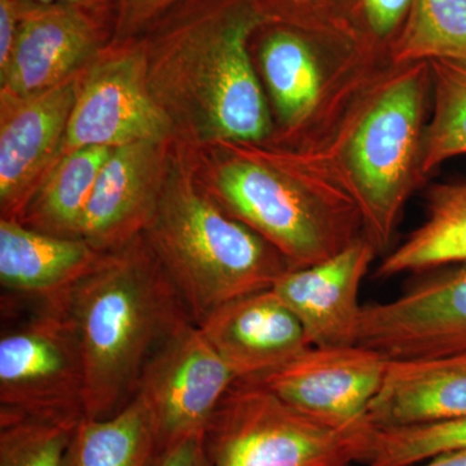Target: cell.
I'll use <instances>...</instances> for the list:
<instances>
[{"label":"cell","mask_w":466,"mask_h":466,"mask_svg":"<svg viewBox=\"0 0 466 466\" xmlns=\"http://www.w3.org/2000/svg\"><path fill=\"white\" fill-rule=\"evenodd\" d=\"M155 466H210L205 451L204 435L180 441L162 453Z\"/></svg>","instance_id":"4dcf8cb0"},{"label":"cell","mask_w":466,"mask_h":466,"mask_svg":"<svg viewBox=\"0 0 466 466\" xmlns=\"http://www.w3.org/2000/svg\"><path fill=\"white\" fill-rule=\"evenodd\" d=\"M373 426L332 428L289 406L258 379H238L204 433L210 466H350L366 462Z\"/></svg>","instance_id":"8992f818"},{"label":"cell","mask_w":466,"mask_h":466,"mask_svg":"<svg viewBox=\"0 0 466 466\" xmlns=\"http://www.w3.org/2000/svg\"><path fill=\"white\" fill-rule=\"evenodd\" d=\"M196 179L291 269L330 259L364 235L358 205L305 147L268 139L192 149Z\"/></svg>","instance_id":"3957f363"},{"label":"cell","mask_w":466,"mask_h":466,"mask_svg":"<svg viewBox=\"0 0 466 466\" xmlns=\"http://www.w3.org/2000/svg\"><path fill=\"white\" fill-rule=\"evenodd\" d=\"M198 325L238 380L266 375L311 348L272 288L225 303Z\"/></svg>","instance_id":"e0dca14e"},{"label":"cell","mask_w":466,"mask_h":466,"mask_svg":"<svg viewBox=\"0 0 466 466\" xmlns=\"http://www.w3.org/2000/svg\"><path fill=\"white\" fill-rule=\"evenodd\" d=\"M379 253L366 235L330 259L285 272L272 289L299 319L309 345H357L361 283Z\"/></svg>","instance_id":"2e32d148"},{"label":"cell","mask_w":466,"mask_h":466,"mask_svg":"<svg viewBox=\"0 0 466 466\" xmlns=\"http://www.w3.org/2000/svg\"><path fill=\"white\" fill-rule=\"evenodd\" d=\"M18 0H0V73L7 69L20 27Z\"/></svg>","instance_id":"f546056e"},{"label":"cell","mask_w":466,"mask_h":466,"mask_svg":"<svg viewBox=\"0 0 466 466\" xmlns=\"http://www.w3.org/2000/svg\"><path fill=\"white\" fill-rule=\"evenodd\" d=\"M272 108L271 139L293 143L317 125L342 81L360 58L321 36L280 23H267L251 38Z\"/></svg>","instance_id":"30bf717a"},{"label":"cell","mask_w":466,"mask_h":466,"mask_svg":"<svg viewBox=\"0 0 466 466\" xmlns=\"http://www.w3.org/2000/svg\"><path fill=\"white\" fill-rule=\"evenodd\" d=\"M431 99L429 61L361 64L339 84L296 146L323 161L358 205L364 235L383 253L408 198L425 182L422 143Z\"/></svg>","instance_id":"7a4b0ae2"},{"label":"cell","mask_w":466,"mask_h":466,"mask_svg":"<svg viewBox=\"0 0 466 466\" xmlns=\"http://www.w3.org/2000/svg\"><path fill=\"white\" fill-rule=\"evenodd\" d=\"M267 23L253 0H180L140 36L150 95L175 142L201 149L274 137L250 47Z\"/></svg>","instance_id":"6da1fadb"},{"label":"cell","mask_w":466,"mask_h":466,"mask_svg":"<svg viewBox=\"0 0 466 466\" xmlns=\"http://www.w3.org/2000/svg\"><path fill=\"white\" fill-rule=\"evenodd\" d=\"M82 72L29 96L0 94L2 218H20L60 157Z\"/></svg>","instance_id":"5bb4252c"},{"label":"cell","mask_w":466,"mask_h":466,"mask_svg":"<svg viewBox=\"0 0 466 466\" xmlns=\"http://www.w3.org/2000/svg\"><path fill=\"white\" fill-rule=\"evenodd\" d=\"M25 5H36V7H52V5H66L87 9V11L97 12L115 17L116 15V0H20Z\"/></svg>","instance_id":"1f68e13d"},{"label":"cell","mask_w":466,"mask_h":466,"mask_svg":"<svg viewBox=\"0 0 466 466\" xmlns=\"http://www.w3.org/2000/svg\"><path fill=\"white\" fill-rule=\"evenodd\" d=\"M271 23L299 27L336 43L349 51L360 52L352 20L354 0H253Z\"/></svg>","instance_id":"4316f807"},{"label":"cell","mask_w":466,"mask_h":466,"mask_svg":"<svg viewBox=\"0 0 466 466\" xmlns=\"http://www.w3.org/2000/svg\"><path fill=\"white\" fill-rule=\"evenodd\" d=\"M158 458L157 438L148 410L134 398L115 415L82 417L61 466H155Z\"/></svg>","instance_id":"7402d4cb"},{"label":"cell","mask_w":466,"mask_h":466,"mask_svg":"<svg viewBox=\"0 0 466 466\" xmlns=\"http://www.w3.org/2000/svg\"><path fill=\"white\" fill-rule=\"evenodd\" d=\"M64 299L81 342L85 416L91 419L127 406L153 355L195 323L142 235L104 253Z\"/></svg>","instance_id":"277c9868"},{"label":"cell","mask_w":466,"mask_h":466,"mask_svg":"<svg viewBox=\"0 0 466 466\" xmlns=\"http://www.w3.org/2000/svg\"><path fill=\"white\" fill-rule=\"evenodd\" d=\"M433 113L422 143V173L428 177L447 159L466 155V61H429Z\"/></svg>","instance_id":"603a6c76"},{"label":"cell","mask_w":466,"mask_h":466,"mask_svg":"<svg viewBox=\"0 0 466 466\" xmlns=\"http://www.w3.org/2000/svg\"><path fill=\"white\" fill-rule=\"evenodd\" d=\"M413 0H354L352 20L364 54L390 58L412 8Z\"/></svg>","instance_id":"83f0119b"},{"label":"cell","mask_w":466,"mask_h":466,"mask_svg":"<svg viewBox=\"0 0 466 466\" xmlns=\"http://www.w3.org/2000/svg\"><path fill=\"white\" fill-rule=\"evenodd\" d=\"M20 5V27L0 94L29 96L86 69L115 36L116 18L87 9Z\"/></svg>","instance_id":"4fadbf2b"},{"label":"cell","mask_w":466,"mask_h":466,"mask_svg":"<svg viewBox=\"0 0 466 466\" xmlns=\"http://www.w3.org/2000/svg\"><path fill=\"white\" fill-rule=\"evenodd\" d=\"M466 416V352L390 360L367 420L373 428L437 424Z\"/></svg>","instance_id":"ac0fdd59"},{"label":"cell","mask_w":466,"mask_h":466,"mask_svg":"<svg viewBox=\"0 0 466 466\" xmlns=\"http://www.w3.org/2000/svg\"><path fill=\"white\" fill-rule=\"evenodd\" d=\"M103 254L82 238H58L18 220L0 219V284L5 296L27 299L64 296Z\"/></svg>","instance_id":"d6986e66"},{"label":"cell","mask_w":466,"mask_h":466,"mask_svg":"<svg viewBox=\"0 0 466 466\" xmlns=\"http://www.w3.org/2000/svg\"><path fill=\"white\" fill-rule=\"evenodd\" d=\"M357 345L390 360L466 352V262L361 308Z\"/></svg>","instance_id":"8fae6325"},{"label":"cell","mask_w":466,"mask_h":466,"mask_svg":"<svg viewBox=\"0 0 466 466\" xmlns=\"http://www.w3.org/2000/svg\"><path fill=\"white\" fill-rule=\"evenodd\" d=\"M452 58L466 61V0H413L390 51L394 64Z\"/></svg>","instance_id":"cb8c5ba5"},{"label":"cell","mask_w":466,"mask_h":466,"mask_svg":"<svg viewBox=\"0 0 466 466\" xmlns=\"http://www.w3.org/2000/svg\"><path fill=\"white\" fill-rule=\"evenodd\" d=\"M389 363L390 359L381 352L360 345L311 346L284 366L253 379L305 415L349 431L370 424L368 408Z\"/></svg>","instance_id":"7c38bea8"},{"label":"cell","mask_w":466,"mask_h":466,"mask_svg":"<svg viewBox=\"0 0 466 466\" xmlns=\"http://www.w3.org/2000/svg\"><path fill=\"white\" fill-rule=\"evenodd\" d=\"M142 236L196 324L238 297L271 289L291 269L280 251L205 192L192 148L177 142Z\"/></svg>","instance_id":"5b68a950"},{"label":"cell","mask_w":466,"mask_h":466,"mask_svg":"<svg viewBox=\"0 0 466 466\" xmlns=\"http://www.w3.org/2000/svg\"><path fill=\"white\" fill-rule=\"evenodd\" d=\"M180 0H116L115 36L121 42L140 38Z\"/></svg>","instance_id":"f1b7e54d"},{"label":"cell","mask_w":466,"mask_h":466,"mask_svg":"<svg viewBox=\"0 0 466 466\" xmlns=\"http://www.w3.org/2000/svg\"><path fill=\"white\" fill-rule=\"evenodd\" d=\"M64 296L27 299L3 294L0 416H85L84 355Z\"/></svg>","instance_id":"52a82bcc"},{"label":"cell","mask_w":466,"mask_h":466,"mask_svg":"<svg viewBox=\"0 0 466 466\" xmlns=\"http://www.w3.org/2000/svg\"><path fill=\"white\" fill-rule=\"evenodd\" d=\"M466 262V182L435 184L426 219L376 268L379 280Z\"/></svg>","instance_id":"ffe728a7"},{"label":"cell","mask_w":466,"mask_h":466,"mask_svg":"<svg viewBox=\"0 0 466 466\" xmlns=\"http://www.w3.org/2000/svg\"><path fill=\"white\" fill-rule=\"evenodd\" d=\"M143 140L175 142L150 95L142 39L112 41L82 72L60 157Z\"/></svg>","instance_id":"ba28073f"},{"label":"cell","mask_w":466,"mask_h":466,"mask_svg":"<svg viewBox=\"0 0 466 466\" xmlns=\"http://www.w3.org/2000/svg\"><path fill=\"white\" fill-rule=\"evenodd\" d=\"M236 380L198 324L173 334L144 368L134 397L148 410L159 456L204 435Z\"/></svg>","instance_id":"9c48e42d"},{"label":"cell","mask_w":466,"mask_h":466,"mask_svg":"<svg viewBox=\"0 0 466 466\" xmlns=\"http://www.w3.org/2000/svg\"><path fill=\"white\" fill-rule=\"evenodd\" d=\"M81 419L0 416V466H61Z\"/></svg>","instance_id":"484cf974"},{"label":"cell","mask_w":466,"mask_h":466,"mask_svg":"<svg viewBox=\"0 0 466 466\" xmlns=\"http://www.w3.org/2000/svg\"><path fill=\"white\" fill-rule=\"evenodd\" d=\"M466 450V416L437 424L373 428L368 466H416Z\"/></svg>","instance_id":"d4e9b609"},{"label":"cell","mask_w":466,"mask_h":466,"mask_svg":"<svg viewBox=\"0 0 466 466\" xmlns=\"http://www.w3.org/2000/svg\"><path fill=\"white\" fill-rule=\"evenodd\" d=\"M112 149L85 147L58 158L27 202L18 222L58 238H79L88 198Z\"/></svg>","instance_id":"44dd1931"},{"label":"cell","mask_w":466,"mask_h":466,"mask_svg":"<svg viewBox=\"0 0 466 466\" xmlns=\"http://www.w3.org/2000/svg\"><path fill=\"white\" fill-rule=\"evenodd\" d=\"M173 143L143 140L112 149L88 198L79 238L108 253L142 235L155 213Z\"/></svg>","instance_id":"9a60e30c"},{"label":"cell","mask_w":466,"mask_h":466,"mask_svg":"<svg viewBox=\"0 0 466 466\" xmlns=\"http://www.w3.org/2000/svg\"><path fill=\"white\" fill-rule=\"evenodd\" d=\"M416 466H466V450L443 453Z\"/></svg>","instance_id":"d6a6232c"}]
</instances>
